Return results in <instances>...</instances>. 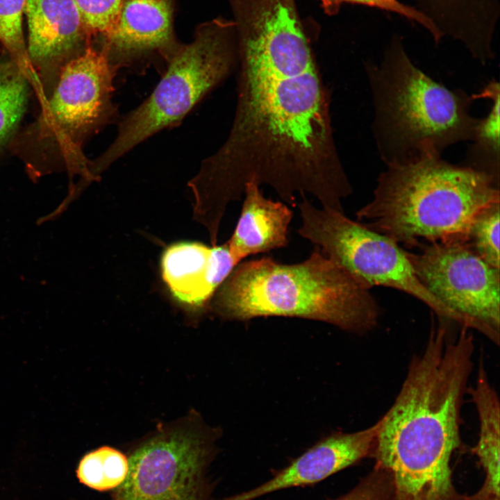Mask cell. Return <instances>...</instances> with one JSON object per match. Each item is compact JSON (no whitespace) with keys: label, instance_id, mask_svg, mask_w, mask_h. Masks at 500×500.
<instances>
[{"label":"cell","instance_id":"1","mask_svg":"<svg viewBox=\"0 0 500 500\" xmlns=\"http://www.w3.org/2000/svg\"><path fill=\"white\" fill-rule=\"evenodd\" d=\"M237 103L229 134L202 161L206 185L240 200L250 183L271 187L294 206L297 195L321 204L342 195L349 181L335 146L330 99L313 57H238Z\"/></svg>","mask_w":500,"mask_h":500},{"label":"cell","instance_id":"2","mask_svg":"<svg viewBox=\"0 0 500 500\" xmlns=\"http://www.w3.org/2000/svg\"><path fill=\"white\" fill-rule=\"evenodd\" d=\"M433 325L414 356L380 426L371 458L390 472L392 500H458L451 460L460 445V414L473 369L474 342L465 327Z\"/></svg>","mask_w":500,"mask_h":500},{"label":"cell","instance_id":"3","mask_svg":"<svg viewBox=\"0 0 500 500\" xmlns=\"http://www.w3.org/2000/svg\"><path fill=\"white\" fill-rule=\"evenodd\" d=\"M386 166L372 201L356 216L360 223L399 244L468 242L478 217L499 203V182L451 164L436 151Z\"/></svg>","mask_w":500,"mask_h":500},{"label":"cell","instance_id":"4","mask_svg":"<svg viewBox=\"0 0 500 500\" xmlns=\"http://www.w3.org/2000/svg\"><path fill=\"white\" fill-rule=\"evenodd\" d=\"M369 290L315 246L298 263L282 264L269 257L239 262L212 303L229 319L299 317L360 333L375 328L381 315Z\"/></svg>","mask_w":500,"mask_h":500},{"label":"cell","instance_id":"5","mask_svg":"<svg viewBox=\"0 0 500 500\" xmlns=\"http://www.w3.org/2000/svg\"><path fill=\"white\" fill-rule=\"evenodd\" d=\"M374 119L372 129L386 165L412 161L469 141L478 118L470 114L474 94L449 89L416 67L394 35L378 65L365 66Z\"/></svg>","mask_w":500,"mask_h":500},{"label":"cell","instance_id":"6","mask_svg":"<svg viewBox=\"0 0 500 500\" xmlns=\"http://www.w3.org/2000/svg\"><path fill=\"white\" fill-rule=\"evenodd\" d=\"M150 96L120 122L117 136L92 166L100 174L158 131L178 125L232 72L238 63L233 21L216 19L201 26L194 38L179 45Z\"/></svg>","mask_w":500,"mask_h":500},{"label":"cell","instance_id":"7","mask_svg":"<svg viewBox=\"0 0 500 500\" xmlns=\"http://www.w3.org/2000/svg\"><path fill=\"white\" fill-rule=\"evenodd\" d=\"M299 234L369 289L384 286L419 299L438 318L468 328L467 322L433 296L418 278L407 251L390 238L347 217L319 208L303 197Z\"/></svg>","mask_w":500,"mask_h":500},{"label":"cell","instance_id":"8","mask_svg":"<svg viewBox=\"0 0 500 500\" xmlns=\"http://www.w3.org/2000/svg\"><path fill=\"white\" fill-rule=\"evenodd\" d=\"M212 441L185 430L163 432L138 447L109 500H215Z\"/></svg>","mask_w":500,"mask_h":500},{"label":"cell","instance_id":"9","mask_svg":"<svg viewBox=\"0 0 500 500\" xmlns=\"http://www.w3.org/2000/svg\"><path fill=\"white\" fill-rule=\"evenodd\" d=\"M416 274L438 301L498 345L500 328V273L468 242L421 244L407 252Z\"/></svg>","mask_w":500,"mask_h":500},{"label":"cell","instance_id":"10","mask_svg":"<svg viewBox=\"0 0 500 500\" xmlns=\"http://www.w3.org/2000/svg\"><path fill=\"white\" fill-rule=\"evenodd\" d=\"M116 72L102 49L88 45L62 69L49 105L50 118L76 142L106 126L117 114Z\"/></svg>","mask_w":500,"mask_h":500},{"label":"cell","instance_id":"11","mask_svg":"<svg viewBox=\"0 0 500 500\" xmlns=\"http://www.w3.org/2000/svg\"><path fill=\"white\" fill-rule=\"evenodd\" d=\"M102 47L117 71L151 53L167 62L179 44L172 34L171 0H122L117 21Z\"/></svg>","mask_w":500,"mask_h":500},{"label":"cell","instance_id":"12","mask_svg":"<svg viewBox=\"0 0 500 500\" xmlns=\"http://www.w3.org/2000/svg\"><path fill=\"white\" fill-rule=\"evenodd\" d=\"M238 265L226 243L209 247L184 242L168 247L161 258L162 279L174 299L205 305Z\"/></svg>","mask_w":500,"mask_h":500},{"label":"cell","instance_id":"13","mask_svg":"<svg viewBox=\"0 0 500 500\" xmlns=\"http://www.w3.org/2000/svg\"><path fill=\"white\" fill-rule=\"evenodd\" d=\"M414 1V7L431 22L440 40L450 38L460 42L483 64L494 58L499 0Z\"/></svg>","mask_w":500,"mask_h":500},{"label":"cell","instance_id":"14","mask_svg":"<svg viewBox=\"0 0 500 500\" xmlns=\"http://www.w3.org/2000/svg\"><path fill=\"white\" fill-rule=\"evenodd\" d=\"M260 185L248 183L235 228L226 242L237 263L245 258L285 247L292 212L280 201L266 198Z\"/></svg>","mask_w":500,"mask_h":500},{"label":"cell","instance_id":"15","mask_svg":"<svg viewBox=\"0 0 500 500\" xmlns=\"http://www.w3.org/2000/svg\"><path fill=\"white\" fill-rule=\"evenodd\" d=\"M28 52L38 62L62 57L87 37L74 0H26Z\"/></svg>","mask_w":500,"mask_h":500},{"label":"cell","instance_id":"16","mask_svg":"<svg viewBox=\"0 0 500 500\" xmlns=\"http://www.w3.org/2000/svg\"><path fill=\"white\" fill-rule=\"evenodd\" d=\"M336 473L335 460L323 446L316 443L287 466L274 472L266 481L226 497L225 500H256L281 490L318 483Z\"/></svg>","mask_w":500,"mask_h":500},{"label":"cell","instance_id":"17","mask_svg":"<svg viewBox=\"0 0 500 500\" xmlns=\"http://www.w3.org/2000/svg\"><path fill=\"white\" fill-rule=\"evenodd\" d=\"M475 99L486 98L492 101L490 111L478 119L464 160L465 166L485 173L499 182L500 139L499 108L500 88L499 82L492 79Z\"/></svg>","mask_w":500,"mask_h":500},{"label":"cell","instance_id":"18","mask_svg":"<svg viewBox=\"0 0 500 500\" xmlns=\"http://www.w3.org/2000/svg\"><path fill=\"white\" fill-rule=\"evenodd\" d=\"M128 472V457L113 447L103 446L81 458L76 476L87 487L105 492L119 487L125 481Z\"/></svg>","mask_w":500,"mask_h":500},{"label":"cell","instance_id":"19","mask_svg":"<svg viewBox=\"0 0 500 500\" xmlns=\"http://www.w3.org/2000/svg\"><path fill=\"white\" fill-rule=\"evenodd\" d=\"M27 83L12 64L0 66V142L21 119L27 99Z\"/></svg>","mask_w":500,"mask_h":500},{"label":"cell","instance_id":"20","mask_svg":"<svg viewBox=\"0 0 500 500\" xmlns=\"http://www.w3.org/2000/svg\"><path fill=\"white\" fill-rule=\"evenodd\" d=\"M499 217V203H497L478 217L469 237L474 251L490 265L498 269H500Z\"/></svg>","mask_w":500,"mask_h":500},{"label":"cell","instance_id":"21","mask_svg":"<svg viewBox=\"0 0 500 500\" xmlns=\"http://www.w3.org/2000/svg\"><path fill=\"white\" fill-rule=\"evenodd\" d=\"M26 0H0V41L17 58L24 59L26 49L22 18Z\"/></svg>","mask_w":500,"mask_h":500},{"label":"cell","instance_id":"22","mask_svg":"<svg viewBox=\"0 0 500 500\" xmlns=\"http://www.w3.org/2000/svg\"><path fill=\"white\" fill-rule=\"evenodd\" d=\"M122 0H74L85 31L90 35L106 36L114 28Z\"/></svg>","mask_w":500,"mask_h":500},{"label":"cell","instance_id":"23","mask_svg":"<svg viewBox=\"0 0 500 500\" xmlns=\"http://www.w3.org/2000/svg\"><path fill=\"white\" fill-rule=\"evenodd\" d=\"M324 11L328 15L337 14L344 3L360 4L391 12L417 23L431 35L435 44L440 42L438 33L431 22L415 7L399 0H319Z\"/></svg>","mask_w":500,"mask_h":500},{"label":"cell","instance_id":"24","mask_svg":"<svg viewBox=\"0 0 500 500\" xmlns=\"http://www.w3.org/2000/svg\"><path fill=\"white\" fill-rule=\"evenodd\" d=\"M393 483L390 472L374 464L373 469L347 493L331 500H392Z\"/></svg>","mask_w":500,"mask_h":500}]
</instances>
